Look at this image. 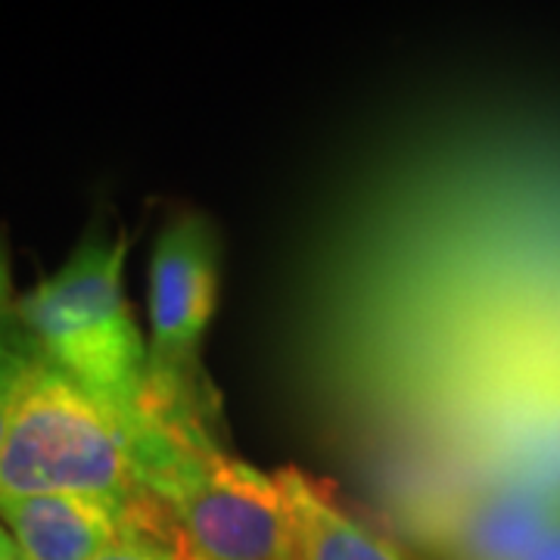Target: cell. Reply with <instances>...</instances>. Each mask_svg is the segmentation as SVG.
I'll return each mask as SVG.
<instances>
[{"label":"cell","instance_id":"6da1fadb","mask_svg":"<svg viewBox=\"0 0 560 560\" xmlns=\"http://www.w3.org/2000/svg\"><path fill=\"white\" fill-rule=\"evenodd\" d=\"M125 234L91 231L60 271L13 302V315L44 361L138 427L150 389V346L125 300Z\"/></svg>","mask_w":560,"mask_h":560},{"label":"cell","instance_id":"7a4b0ae2","mask_svg":"<svg viewBox=\"0 0 560 560\" xmlns=\"http://www.w3.org/2000/svg\"><path fill=\"white\" fill-rule=\"evenodd\" d=\"M140 480L206 560H300L290 501L275 474L234 458L212 420L140 427Z\"/></svg>","mask_w":560,"mask_h":560},{"label":"cell","instance_id":"3957f363","mask_svg":"<svg viewBox=\"0 0 560 560\" xmlns=\"http://www.w3.org/2000/svg\"><path fill=\"white\" fill-rule=\"evenodd\" d=\"M138 489V427L40 359L0 445V499L131 495Z\"/></svg>","mask_w":560,"mask_h":560},{"label":"cell","instance_id":"277c9868","mask_svg":"<svg viewBox=\"0 0 560 560\" xmlns=\"http://www.w3.org/2000/svg\"><path fill=\"white\" fill-rule=\"evenodd\" d=\"M221 241L202 212H175L150 256V389L143 418H212L202 340L215 318Z\"/></svg>","mask_w":560,"mask_h":560},{"label":"cell","instance_id":"5b68a950","mask_svg":"<svg viewBox=\"0 0 560 560\" xmlns=\"http://www.w3.org/2000/svg\"><path fill=\"white\" fill-rule=\"evenodd\" d=\"M156 501L147 486L131 495H22L0 499V523L20 560H91L131 536Z\"/></svg>","mask_w":560,"mask_h":560},{"label":"cell","instance_id":"8992f818","mask_svg":"<svg viewBox=\"0 0 560 560\" xmlns=\"http://www.w3.org/2000/svg\"><path fill=\"white\" fill-rule=\"evenodd\" d=\"M275 477L290 501L300 560H405L389 541L349 517L334 492L305 470L283 467Z\"/></svg>","mask_w":560,"mask_h":560},{"label":"cell","instance_id":"52a82bcc","mask_svg":"<svg viewBox=\"0 0 560 560\" xmlns=\"http://www.w3.org/2000/svg\"><path fill=\"white\" fill-rule=\"evenodd\" d=\"M560 517V499L501 489L477 501L448 539V560H523Z\"/></svg>","mask_w":560,"mask_h":560},{"label":"cell","instance_id":"ba28073f","mask_svg":"<svg viewBox=\"0 0 560 560\" xmlns=\"http://www.w3.org/2000/svg\"><path fill=\"white\" fill-rule=\"evenodd\" d=\"M91 560H206L187 539L178 517L156 501V508L147 514L131 536H125L119 545L106 548L103 555Z\"/></svg>","mask_w":560,"mask_h":560},{"label":"cell","instance_id":"9c48e42d","mask_svg":"<svg viewBox=\"0 0 560 560\" xmlns=\"http://www.w3.org/2000/svg\"><path fill=\"white\" fill-rule=\"evenodd\" d=\"M40 349L35 340L25 334L13 308L0 315V445L7 440L13 411L20 405L22 389L32 377V371L40 364Z\"/></svg>","mask_w":560,"mask_h":560},{"label":"cell","instance_id":"30bf717a","mask_svg":"<svg viewBox=\"0 0 560 560\" xmlns=\"http://www.w3.org/2000/svg\"><path fill=\"white\" fill-rule=\"evenodd\" d=\"M13 268H10V246L0 231V315H7L13 308Z\"/></svg>","mask_w":560,"mask_h":560},{"label":"cell","instance_id":"8fae6325","mask_svg":"<svg viewBox=\"0 0 560 560\" xmlns=\"http://www.w3.org/2000/svg\"><path fill=\"white\" fill-rule=\"evenodd\" d=\"M523 560H560V517L548 526V533L529 548Z\"/></svg>","mask_w":560,"mask_h":560},{"label":"cell","instance_id":"7c38bea8","mask_svg":"<svg viewBox=\"0 0 560 560\" xmlns=\"http://www.w3.org/2000/svg\"><path fill=\"white\" fill-rule=\"evenodd\" d=\"M0 560H20V551L7 529H0Z\"/></svg>","mask_w":560,"mask_h":560}]
</instances>
